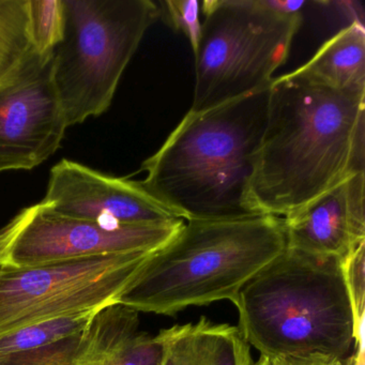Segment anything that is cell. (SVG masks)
<instances>
[{
  "mask_svg": "<svg viewBox=\"0 0 365 365\" xmlns=\"http://www.w3.org/2000/svg\"><path fill=\"white\" fill-rule=\"evenodd\" d=\"M365 89H336L300 69L273 78L251 196L286 217L365 172Z\"/></svg>",
  "mask_w": 365,
  "mask_h": 365,
  "instance_id": "1",
  "label": "cell"
},
{
  "mask_svg": "<svg viewBox=\"0 0 365 365\" xmlns=\"http://www.w3.org/2000/svg\"><path fill=\"white\" fill-rule=\"evenodd\" d=\"M269 88L204 112L189 110L161 148L143 162L145 191L182 221L262 215L252 200L251 182Z\"/></svg>",
  "mask_w": 365,
  "mask_h": 365,
  "instance_id": "2",
  "label": "cell"
},
{
  "mask_svg": "<svg viewBox=\"0 0 365 365\" xmlns=\"http://www.w3.org/2000/svg\"><path fill=\"white\" fill-rule=\"evenodd\" d=\"M238 329L271 361L345 360L356 344L344 260L286 247L232 301Z\"/></svg>",
  "mask_w": 365,
  "mask_h": 365,
  "instance_id": "3",
  "label": "cell"
},
{
  "mask_svg": "<svg viewBox=\"0 0 365 365\" xmlns=\"http://www.w3.org/2000/svg\"><path fill=\"white\" fill-rule=\"evenodd\" d=\"M286 249L283 217L185 221L147 258L117 303L138 313L174 315L234 301L242 286Z\"/></svg>",
  "mask_w": 365,
  "mask_h": 365,
  "instance_id": "4",
  "label": "cell"
},
{
  "mask_svg": "<svg viewBox=\"0 0 365 365\" xmlns=\"http://www.w3.org/2000/svg\"><path fill=\"white\" fill-rule=\"evenodd\" d=\"M63 1L65 38L55 50L54 83L69 128L108 112L161 10L151 0Z\"/></svg>",
  "mask_w": 365,
  "mask_h": 365,
  "instance_id": "5",
  "label": "cell"
},
{
  "mask_svg": "<svg viewBox=\"0 0 365 365\" xmlns=\"http://www.w3.org/2000/svg\"><path fill=\"white\" fill-rule=\"evenodd\" d=\"M202 12L193 52V113L270 86L302 24V14H279L267 0H206Z\"/></svg>",
  "mask_w": 365,
  "mask_h": 365,
  "instance_id": "6",
  "label": "cell"
},
{
  "mask_svg": "<svg viewBox=\"0 0 365 365\" xmlns=\"http://www.w3.org/2000/svg\"><path fill=\"white\" fill-rule=\"evenodd\" d=\"M153 252L0 269V336L38 322L115 304Z\"/></svg>",
  "mask_w": 365,
  "mask_h": 365,
  "instance_id": "7",
  "label": "cell"
},
{
  "mask_svg": "<svg viewBox=\"0 0 365 365\" xmlns=\"http://www.w3.org/2000/svg\"><path fill=\"white\" fill-rule=\"evenodd\" d=\"M182 220L162 225L110 226L51 212L40 202L0 228V269H23L108 254L151 252L165 245Z\"/></svg>",
  "mask_w": 365,
  "mask_h": 365,
  "instance_id": "8",
  "label": "cell"
},
{
  "mask_svg": "<svg viewBox=\"0 0 365 365\" xmlns=\"http://www.w3.org/2000/svg\"><path fill=\"white\" fill-rule=\"evenodd\" d=\"M54 52H31L0 80V172L31 170L59 148L68 129L54 83Z\"/></svg>",
  "mask_w": 365,
  "mask_h": 365,
  "instance_id": "9",
  "label": "cell"
},
{
  "mask_svg": "<svg viewBox=\"0 0 365 365\" xmlns=\"http://www.w3.org/2000/svg\"><path fill=\"white\" fill-rule=\"evenodd\" d=\"M40 204L56 215L103 225H162L180 220L140 181L110 176L68 159L53 166Z\"/></svg>",
  "mask_w": 365,
  "mask_h": 365,
  "instance_id": "10",
  "label": "cell"
},
{
  "mask_svg": "<svg viewBox=\"0 0 365 365\" xmlns=\"http://www.w3.org/2000/svg\"><path fill=\"white\" fill-rule=\"evenodd\" d=\"M365 172L283 217L286 247L345 262L365 242Z\"/></svg>",
  "mask_w": 365,
  "mask_h": 365,
  "instance_id": "11",
  "label": "cell"
},
{
  "mask_svg": "<svg viewBox=\"0 0 365 365\" xmlns=\"http://www.w3.org/2000/svg\"><path fill=\"white\" fill-rule=\"evenodd\" d=\"M140 330V313L115 303L98 312L81 332L31 351L9 356L0 365H102L110 352Z\"/></svg>",
  "mask_w": 365,
  "mask_h": 365,
  "instance_id": "12",
  "label": "cell"
},
{
  "mask_svg": "<svg viewBox=\"0 0 365 365\" xmlns=\"http://www.w3.org/2000/svg\"><path fill=\"white\" fill-rule=\"evenodd\" d=\"M164 345L161 365H253L249 344L238 327L206 317L159 333Z\"/></svg>",
  "mask_w": 365,
  "mask_h": 365,
  "instance_id": "13",
  "label": "cell"
},
{
  "mask_svg": "<svg viewBox=\"0 0 365 365\" xmlns=\"http://www.w3.org/2000/svg\"><path fill=\"white\" fill-rule=\"evenodd\" d=\"M314 80L336 89H365V31L354 21L299 68Z\"/></svg>",
  "mask_w": 365,
  "mask_h": 365,
  "instance_id": "14",
  "label": "cell"
},
{
  "mask_svg": "<svg viewBox=\"0 0 365 365\" xmlns=\"http://www.w3.org/2000/svg\"><path fill=\"white\" fill-rule=\"evenodd\" d=\"M98 312L63 316L0 336V362L9 356L31 351L81 332L91 324Z\"/></svg>",
  "mask_w": 365,
  "mask_h": 365,
  "instance_id": "15",
  "label": "cell"
},
{
  "mask_svg": "<svg viewBox=\"0 0 365 365\" xmlns=\"http://www.w3.org/2000/svg\"><path fill=\"white\" fill-rule=\"evenodd\" d=\"M29 0H0V80L31 52Z\"/></svg>",
  "mask_w": 365,
  "mask_h": 365,
  "instance_id": "16",
  "label": "cell"
},
{
  "mask_svg": "<svg viewBox=\"0 0 365 365\" xmlns=\"http://www.w3.org/2000/svg\"><path fill=\"white\" fill-rule=\"evenodd\" d=\"M29 34L36 52H54L65 38L63 0H29Z\"/></svg>",
  "mask_w": 365,
  "mask_h": 365,
  "instance_id": "17",
  "label": "cell"
},
{
  "mask_svg": "<svg viewBox=\"0 0 365 365\" xmlns=\"http://www.w3.org/2000/svg\"><path fill=\"white\" fill-rule=\"evenodd\" d=\"M164 345L160 334L138 330L110 352L102 365H161Z\"/></svg>",
  "mask_w": 365,
  "mask_h": 365,
  "instance_id": "18",
  "label": "cell"
},
{
  "mask_svg": "<svg viewBox=\"0 0 365 365\" xmlns=\"http://www.w3.org/2000/svg\"><path fill=\"white\" fill-rule=\"evenodd\" d=\"M365 242L344 262L346 286L351 301L356 327V351L364 352Z\"/></svg>",
  "mask_w": 365,
  "mask_h": 365,
  "instance_id": "19",
  "label": "cell"
},
{
  "mask_svg": "<svg viewBox=\"0 0 365 365\" xmlns=\"http://www.w3.org/2000/svg\"><path fill=\"white\" fill-rule=\"evenodd\" d=\"M161 18L177 33L189 40L192 50L195 51L200 40V3L197 0H168L162 1Z\"/></svg>",
  "mask_w": 365,
  "mask_h": 365,
  "instance_id": "20",
  "label": "cell"
},
{
  "mask_svg": "<svg viewBox=\"0 0 365 365\" xmlns=\"http://www.w3.org/2000/svg\"><path fill=\"white\" fill-rule=\"evenodd\" d=\"M273 365H345L343 361L327 360V359H309V360L272 361Z\"/></svg>",
  "mask_w": 365,
  "mask_h": 365,
  "instance_id": "21",
  "label": "cell"
},
{
  "mask_svg": "<svg viewBox=\"0 0 365 365\" xmlns=\"http://www.w3.org/2000/svg\"><path fill=\"white\" fill-rule=\"evenodd\" d=\"M351 365H364V352L356 351V354L349 360Z\"/></svg>",
  "mask_w": 365,
  "mask_h": 365,
  "instance_id": "22",
  "label": "cell"
},
{
  "mask_svg": "<svg viewBox=\"0 0 365 365\" xmlns=\"http://www.w3.org/2000/svg\"><path fill=\"white\" fill-rule=\"evenodd\" d=\"M253 365H273L272 361L269 360L266 356H260V358L258 359L257 362L254 363Z\"/></svg>",
  "mask_w": 365,
  "mask_h": 365,
  "instance_id": "23",
  "label": "cell"
}]
</instances>
